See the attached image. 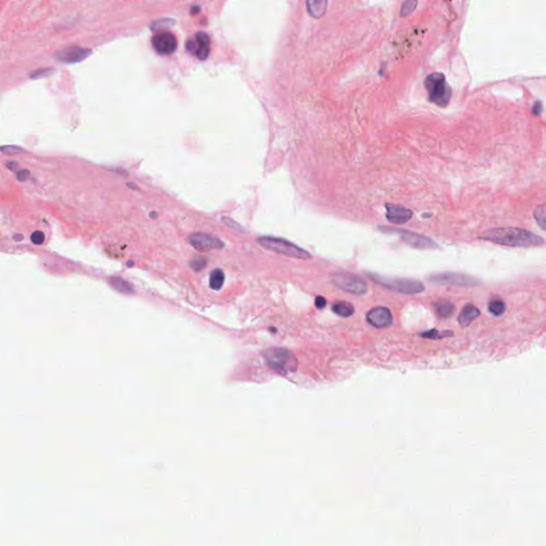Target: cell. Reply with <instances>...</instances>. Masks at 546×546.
Segmentation results:
<instances>
[{
  "mask_svg": "<svg viewBox=\"0 0 546 546\" xmlns=\"http://www.w3.org/2000/svg\"><path fill=\"white\" fill-rule=\"evenodd\" d=\"M425 87L429 94V101L439 107H446L452 97V89L447 83L445 75L432 73L425 79Z\"/></svg>",
  "mask_w": 546,
  "mask_h": 546,
  "instance_id": "3",
  "label": "cell"
},
{
  "mask_svg": "<svg viewBox=\"0 0 546 546\" xmlns=\"http://www.w3.org/2000/svg\"><path fill=\"white\" fill-rule=\"evenodd\" d=\"M110 284L112 285V287L114 289H117L118 291L120 292H123V293H127V294H131L133 293V287L130 283H128L127 281L121 279V277L119 276H113L112 279L110 280Z\"/></svg>",
  "mask_w": 546,
  "mask_h": 546,
  "instance_id": "19",
  "label": "cell"
},
{
  "mask_svg": "<svg viewBox=\"0 0 546 546\" xmlns=\"http://www.w3.org/2000/svg\"><path fill=\"white\" fill-rule=\"evenodd\" d=\"M434 309H435V312L436 314L439 316V317H443V318H448L452 316L455 312V306L453 303H450L449 301H446V300H440V301H437L434 303Z\"/></svg>",
  "mask_w": 546,
  "mask_h": 546,
  "instance_id": "18",
  "label": "cell"
},
{
  "mask_svg": "<svg viewBox=\"0 0 546 546\" xmlns=\"http://www.w3.org/2000/svg\"><path fill=\"white\" fill-rule=\"evenodd\" d=\"M54 73V70L52 68H45V69H39L30 74L31 79H39V78H45L48 77L49 75Z\"/></svg>",
  "mask_w": 546,
  "mask_h": 546,
  "instance_id": "26",
  "label": "cell"
},
{
  "mask_svg": "<svg viewBox=\"0 0 546 546\" xmlns=\"http://www.w3.org/2000/svg\"><path fill=\"white\" fill-rule=\"evenodd\" d=\"M428 281L436 284L457 285V286H474L480 283L475 277L457 272H439L433 273L428 277Z\"/></svg>",
  "mask_w": 546,
  "mask_h": 546,
  "instance_id": "8",
  "label": "cell"
},
{
  "mask_svg": "<svg viewBox=\"0 0 546 546\" xmlns=\"http://www.w3.org/2000/svg\"><path fill=\"white\" fill-rule=\"evenodd\" d=\"M188 242L195 250L201 252H208L212 250H221L224 247V243L213 235L205 233H194L188 237Z\"/></svg>",
  "mask_w": 546,
  "mask_h": 546,
  "instance_id": "9",
  "label": "cell"
},
{
  "mask_svg": "<svg viewBox=\"0 0 546 546\" xmlns=\"http://www.w3.org/2000/svg\"><path fill=\"white\" fill-rule=\"evenodd\" d=\"M365 275L372 282L399 293L416 294L425 290L424 284L418 280L408 279V277H390L372 272H365Z\"/></svg>",
  "mask_w": 546,
  "mask_h": 546,
  "instance_id": "2",
  "label": "cell"
},
{
  "mask_svg": "<svg viewBox=\"0 0 546 546\" xmlns=\"http://www.w3.org/2000/svg\"><path fill=\"white\" fill-rule=\"evenodd\" d=\"M505 311H506V304L500 298H495L488 303V312L494 316H502L505 313Z\"/></svg>",
  "mask_w": 546,
  "mask_h": 546,
  "instance_id": "21",
  "label": "cell"
},
{
  "mask_svg": "<svg viewBox=\"0 0 546 546\" xmlns=\"http://www.w3.org/2000/svg\"><path fill=\"white\" fill-rule=\"evenodd\" d=\"M45 240V235L41 231H36L31 235V241L34 244H42Z\"/></svg>",
  "mask_w": 546,
  "mask_h": 546,
  "instance_id": "27",
  "label": "cell"
},
{
  "mask_svg": "<svg viewBox=\"0 0 546 546\" xmlns=\"http://www.w3.org/2000/svg\"><path fill=\"white\" fill-rule=\"evenodd\" d=\"M546 209H545V205H540L535 208L534 213H533V216L535 218V221L538 222V224L540 225V227L542 229H545V226H546Z\"/></svg>",
  "mask_w": 546,
  "mask_h": 546,
  "instance_id": "24",
  "label": "cell"
},
{
  "mask_svg": "<svg viewBox=\"0 0 546 546\" xmlns=\"http://www.w3.org/2000/svg\"><path fill=\"white\" fill-rule=\"evenodd\" d=\"M266 360L272 368L283 372L294 371L298 365L293 354L284 349H272L267 351Z\"/></svg>",
  "mask_w": 546,
  "mask_h": 546,
  "instance_id": "6",
  "label": "cell"
},
{
  "mask_svg": "<svg viewBox=\"0 0 546 546\" xmlns=\"http://www.w3.org/2000/svg\"><path fill=\"white\" fill-rule=\"evenodd\" d=\"M378 228L380 232L384 234L397 235L398 237L401 238L402 241H405L406 243H408L409 245L413 246L415 249H427V250H430V249L439 247L438 244L435 241H433L431 238L419 235L414 232L408 231V229H402V228L391 227V226H383V225H379Z\"/></svg>",
  "mask_w": 546,
  "mask_h": 546,
  "instance_id": "5",
  "label": "cell"
},
{
  "mask_svg": "<svg viewBox=\"0 0 546 546\" xmlns=\"http://www.w3.org/2000/svg\"><path fill=\"white\" fill-rule=\"evenodd\" d=\"M187 51L201 61H205L210 54V39L207 33L197 32L186 44Z\"/></svg>",
  "mask_w": 546,
  "mask_h": 546,
  "instance_id": "12",
  "label": "cell"
},
{
  "mask_svg": "<svg viewBox=\"0 0 546 546\" xmlns=\"http://www.w3.org/2000/svg\"><path fill=\"white\" fill-rule=\"evenodd\" d=\"M417 3H418V0H405L404 5H402V7H401L400 15L402 17H406V16L411 15L412 13L415 11V9L417 7Z\"/></svg>",
  "mask_w": 546,
  "mask_h": 546,
  "instance_id": "23",
  "label": "cell"
},
{
  "mask_svg": "<svg viewBox=\"0 0 546 546\" xmlns=\"http://www.w3.org/2000/svg\"><path fill=\"white\" fill-rule=\"evenodd\" d=\"M479 316H480V311H479L475 305L466 304L461 314L459 315L458 321L462 327H467V325L471 324Z\"/></svg>",
  "mask_w": 546,
  "mask_h": 546,
  "instance_id": "15",
  "label": "cell"
},
{
  "mask_svg": "<svg viewBox=\"0 0 546 546\" xmlns=\"http://www.w3.org/2000/svg\"><path fill=\"white\" fill-rule=\"evenodd\" d=\"M309 14L314 18H321L328 9V0H306Z\"/></svg>",
  "mask_w": 546,
  "mask_h": 546,
  "instance_id": "16",
  "label": "cell"
},
{
  "mask_svg": "<svg viewBox=\"0 0 546 546\" xmlns=\"http://www.w3.org/2000/svg\"><path fill=\"white\" fill-rule=\"evenodd\" d=\"M413 217L410 209L395 204H386V218L394 224H405Z\"/></svg>",
  "mask_w": 546,
  "mask_h": 546,
  "instance_id": "14",
  "label": "cell"
},
{
  "mask_svg": "<svg viewBox=\"0 0 546 546\" xmlns=\"http://www.w3.org/2000/svg\"><path fill=\"white\" fill-rule=\"evenodd\" d=\"M173 24H175V21L172 18H162V20H158L151 25V29L153 31H157L164 29L166 27H170Z\"/></svg>",
  "mask_w": 546,
  "mask_h": 546,
  "instance_id": "25",
  "label": "cell"
},
{
  "mask_svg": "<svg viewBox=\"0 0 546 546\" xmlns=\"http://www.w3.org/2000/svg\"><path fill=\"white\" fill-rule=\"evenodd\" d=\"M28 176H29V172H28V171H26V170H23V171H21V172H18V173H17V178H18V179H20L21 181L25 180V179H26V178H27Z\"/></svg>",
  "mask_w": 546,
  "mask_h": 546,
  "instance_id": "31",
  "label": "cell"
},
{
  "mask_svg": "<svg viewBox=\"0 0 546 546\" xmlns=\"http://www.w3.org/2000/svg\"><path fill=\"white\" fill-rule=\"evenodd\" d=\"M205 266H206V262L205 260H203V258H195V260L191 263V267H192L195 271L202 270Z\"/></svg>",
  "mask_w": 546,
  "mask_h": 546,
  "instance_id": "28",
  "label": "cell"
},
{
  "mask_svg": "<svg viewBox=\"0 0 546 546\" xmlns=\"http://www.w3.org/2000/svg\"><path fill=\"white\" fill-rule=\"evenodd\" d=\"M152 46L160 56H169L177 48V39L171 32H157L152 37Z\"/></svg>",
  "mask_w": 546,
  "mask_h": 546,
  "instance_id": "10",
  "label": "cell"
},
{
  "mask_svg": "<svg viewBox=\"0 0 546 546\" xmlns=\"http://www.w3.org/2000/svg\"><path fill=\"white\" fill-rule=\"evenodd\" d=\"M332 311L340 317H350L354 314V306L347 301H337L332 306Z\"/></svg>",
  "mask_w": 546,
  "mask_h": 546,
  "instance_id": "17",
  "label": "cell"
},
{
  "mask_svg": "<svg viewBox=\"0 0 546 546\" xmlns=\"http://www.w3.org/2000/svg\"><path fill=\"white\" fill-rule=\"evenodd\" d=\"M543 111V105L541 102H536L534 104L533 106V109H532V113L534 114V116H540V114L542 113Z\"/></svg>",
  "mask_w": 546,
  "mask_h": 546,
  "instance_id": "30",
  "label": "cell"
},
{
  "mask_svg": "<svg viewBox=\"0 0 546 546\" xmlns=\"http://www.w3.org/2000/svg\"><path fill=\"white\" fill-rule=\"evenodd\" d=\"M200 11H201V8L198 6H193L192 8H191L190 14L191 15H196L197 13H200Z\"/></svg>",
  "mask_w": 546,
  "mask_h": 546,
  "instance_id": "32",
  "label": "cell"
},
{
  "mask_svg": "<svg viewBox=\"0 0 546 546\" xmlns=\"http://www.w3.org/2000/svg\"><path fill=\"white\" fill-rule=\"evenodd\" d=\"M224 272L221 269H215L212 273H210L209 277V286L210 288L214 290H219L224 284Z\"/></svg>",
  "mask_w": 546,
  "mask_h": 546,
  "instance_id": "20",
  "label": "cell"
},
{
  "mask_svg": "<svg viewBox=\"0 0 546 546\" xmlns=\"http://www.w3.org/2000/svg\"><path fill=\"white\" fill-rule=\"evenodd\" d=\"M420 335L423 337L430 338V339H440V338H444V337L452 336V335H454V332H452V331H438V330L433 329V330H430V331L421 333Z\"/></svg>",
  "mask_w": 546,
  "mask_h": 546,
  "instance_id": "22",
  "label": "cell"
},
{
  "mask_svg": "<svg viewBox=\"0 0 546 546\" xmlns=\"http://www.w3.org/2000/svg\"><path fill=\"white\" fill-rule=\"evenodd\" d=\"M257 242L263 247L267 249L276 253H280L286 256L293 257V258H300V260H310L312 258V255L303 250L300 246L295 245L294 243L285 240L282 238H274V237H261L257 239Z\"/></svg>",
  "mask_w": 546,
  "mask_h": 546,
  "instance_id": "4",
  "label": "cell"
},
{
  "mask_svg": "<svg viewBox=\"0 0 546 546\" xmlns=\"http://www.w3.org/2000/svg\"><path fill=\"white\" fill-rule=\"evenodd\" d=\"M331 279L332 282L336 285L338 288L353 294L363 295L368 290L365 281L347 272L334 273L331 276Z\"/></svg>",
  "mask_w": 546,
  "mask_h": 546,
  "instance_id": "7",
  "label": "cell"
},
{
  "mask_svg": "<svg viewBox=\"0 0 546 546\" xmlns=\"http://www.w3.org/2000/svg\"><path fill=\"white\" fill-rule=\"evenodd\" d=\"M366 319L372 327L378 329L387 328L392 324V316L390 311L386 308H383V306H378V308L370 310L366 316Z\"/></svg>",
  "mask_w": 546,
  "mask_h": 546,
  "instance_id": "13",
  "label": "cell"
},
{
  "mask_svg": "<svg viewBox=\"0 0 546 546\" xmlns=\"http://www.w3.org/2000/svg\"><path fill=\"white\" fill-rule=\"evenodd\" d=\"M315 305L318 310H322L325 308V305H327V300H325L323 296H317L315 300Z\"/></svg>",
  "mask_w": 546,
  "mask_h": 546,
  "instance_id": "29",
  "label": "cell"
},
{
  "mask_svg": "<svg viewBox=\"0 0 546 546\" xmlns=\"http://www.w3.org/2000/svg\"><path fill=\"white\" fill-rule=\"evenodd\" d=\"M482 240L491 241L496 244L507 246H542L545 243L544 238L532 232L516 227H500L487 229L478 236Z\"/></svg>",
  "mask_w": 546,
  "mask_h": 546,
  "instance_id": "1",
  "label": "cell"
},
{
  "mask_svg": "<svg viewBox=\"0 0 546 546\" xmlns=\"http://www.w3.org/2000/svg\"><path fill=\"white\" fill-rule=\"evenodd\" d=\"M91 49L74 45L65 47V48L57 52L55 54V58L57 61L64 64H74L85 60L88 57L91 56Z\"/></svg>",
  "mask_w": 546,
  "mask_h": 546,
  "instance_id": "11",
  "label": "cell"
}]
</instances>
